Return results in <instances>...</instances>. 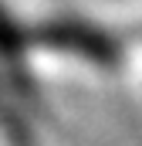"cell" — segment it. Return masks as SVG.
<instances>
[{
    "label": "cell",
    "instance_id": "obj_1",
    "mask_svg": "<svg viewBox=\"0 0 142 146\" xmlns=\"http://www.w3.org/2000/svg\"><path fill=\"white\" fill-rule=\"evenodd\" d=\"M34 41H41V44L51 48V51L78 54V58L95 61V65H115V61L122 58V48H118L115 34H108V31L88 24V21H78V17L47 21L44 27L34 31Z\"/></svg>",
    "mask_w": 142,
    "mask_h": 146
},
{
    "label": "cell",
    "instance_id": "obj_2",
    "mask_svg": "<svg viewBox=\"0 0 142 146\" xmlns=\"http://www.w3.org/2000/svg\"><path fill=\"white\" fill-rule=\"evenodd\" d=\"M24 44H27V34L20 31V24H17V21L7 14V7L0 3V58L10 61V65H20Z\"/></svg>",
    "mask_w": 142,
    "mask_h": 146
},
{
    "label": "cell",
    "instance_id": "obj_3",
    "mask_svg": "<svg viewBox=\"0 0 142 146\" xmlns=\"http://www.w3.org/2000/svg\"><path fill=\"white\" fill-rule=\"evenodd\" d=\"M17 106H20V102H17ZM17 106H10V95L0 88V129L7 133V139L14 146H31L27 119H24V112L17 109Z\"/></svg>",
    "mask_w": 142,
    "mask_h": 146
}]
</instances>
